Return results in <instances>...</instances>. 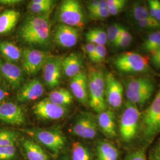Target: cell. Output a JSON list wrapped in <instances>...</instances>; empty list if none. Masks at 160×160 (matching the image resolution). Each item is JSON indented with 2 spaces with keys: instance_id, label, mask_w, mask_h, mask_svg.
Instances as JSON below:
<instances>
[{
  "instance_id": "obj_1",
  "label": "cell",
  "mask_w": 160,
  "mask_h": 160,
  "mask_svg": "<svg viewBox=\"0 0 160 160\" xmlns=\"http://www.w3.org/2000/svg\"><path fill=\"white\" fill-rule=\"evenodd\" d=\"M49 14L34 15L28 17L19 30V36L29 45L46 46L51 42Z\"/></svg>"
},
{
  "instance_id": "obj_2",
  "label": "cell",
  "mask_w": 160,
  "mask_h": 160,
  "mask_svg": "<svg viewBox=\"0 0 160 160\" xmlns=\"http://www.w3.org/2000/svg\"><path fill=\"white\" fill-rule=\"evenodd\" d=\"M154 82L147 76L132 77L125 82V94L128 102L142 106L152 96Z\"/></svg>"
},
{
  "instance_id": "obj_3",
  "label": "cell",
  "mask_w": 160,
  "mask_h": 160,
  "mask_svg": "<svg viewBox=\"0 0 160 160\" xmlns=\"http://www.w3.org/2000/svg\"><path fill=\"white\" fill-rule=\"evenodd\" d=\"M88 104L94 111L100 113L107 109L105 98V77L101 70L92 68L88 72Z\"/></svg>"
},
{
  "instance_id": "obj_4",
  "label": "cell",
  "mask_w": 160,
  "mask_h": 160,
  "mask_svg": "<svg viewBox=\"0 0 160 160\" xmlns=\"http://www.w3.org/2000/svg\"><path fill=\"white\" fill-rule=\"evenodd\" d=\"M141 119L139 127L142 138L145 141H151L160 133V88Z\"/></svg>"
},
{
  "instance_id": "obj_5",
  "label": "cell",
  "mask_w": 160,
  "mask_h": 160,
  "mask_svg": "<svg viewBox=\"0 0 160 160\" xmlns=\"http://www.w3.org/2000/svg\"><path fill=\"white\" fill-rule=\"evenodd\" d=\"M141 116L137 105L126 102L119 123L120 137L125 142H130L136 137L140 126Z\"/></svg>"
},
{
  "instance_id": "obj_6",
  "label": "cell",
  "mask_w": 160,
  "mask_h": 160,
  "mask_svg": "<svg viewBox=\"0 0 160 160\" xmlns=\"http://www.w3.org/2000/svg\"><path fill=\"white\" fill-rule=\"evenodd\" d=\"M23 131L37 140L54 154H58L65 146L66 138L55 129H26Z\"/></svg>"
},
{
  "instance_id": "obj_7",
  "label": "cell",
  "mask_w": 160,
  "mask_h": 160,
  "mask_svg": "<svg viewBox=\"0 0 160 160\" xmlns=\"http://www.w3.org/2000/svg\"><path fill=\"white\" fill-rule=\"evenodd\" d=\"M149 58L133 52L121 53L114 59V64L119 71L125 73L143 72L149 69Z\"/></svg>"
},
{
  "instance_id": "obj_8",
  "label": "cell",
  "mask_w": 160,
  "mask_h": 160,
  "mask_svg": "<svg viewBox=\"0 0 160 160\" xmlns=\"http://www.w3.org/2000/svg\"><path fill=\"white\" fill-rule=\"evenodd\" d=\"M61 24L74 28H82L84 25V15L80 1L77 0L63 1L58 12Z\"/></svg>"
},
{
  "instance_id": "obj_9",
  "label": "cell",
  "mask_w": 160,
  "mask_h": 160,
  "mask_svg": "<svg viewBox=\"0 0 160 160\" xmlns=\"http://www.w3.org/2000/svg\"><path fill=\"white\" fill-rule=\"evenodd\" d=\"M70 131L78 137L92 139L97 137L98 131L97 118L90 113H82L75 119Z\"/></svg>"
},
{
  "instance_id": "obj_10",
  "label": "cell",
  "mask_w": 160,
  "mask_h": 160,
  "mask_svg": "<svg viewBox=\"0 0 160 160\" xmlns=\"http://www.w3.org/2000/svg\"><path fill=\"white\" fill-rule=\"evenodd\" d=\"M63 59L61 57L51 55L46 58L42 69L43 80L48 87L55 88L60 84Z\"/></svg>"
},
{
  "instance_id": "obj_11",
  "label": "cell",
  "mask_w": 160,
  "mask_h": 160,
  "mask_svg": "<svg viewBox=\"0 0 160 160\" xmlns=\"http://www.w3.org/2000/svg\"><path fill=\"white\" fill-rule=\"evenodd\" d=\"M123 87L114 75L108 73L105 76V98L109 106L120 109L123 103Z\"/></svg>"
},
{
  "instance_id": "obj_12",
  "label": "cell",
  "mask_w": 160,
  "mask_h": 160,
  "mask_svg": "<svg viewBox=\"0 0 160 160\" xmlns=\"http://www.w3.org/2000/svg\"><path fill=\"white\" fill-rule=\"evenodd\" d=\"M65 106H59L51 102L48 98L34 104V114L40 119L57 120L62 118L67 113Z\"/></svg>"
},
{
  "instance_id": "obj_13",
  "label": "cell",
  "mask_w": 160,
  "mask_h": 160,
  "mask_svg": "<svg viewBox=\"0 0 160 160\" xmlns=\"http://www.w3.org/2000/svg\"><path fill=\"white\" fill-rule=\"evenodd\" d=\"M48 56L45 52L31 48L25 49L22 58L23 70L29 75L36 74L43 68Z\"/></svg>"
},
{
  "instance_id": "obj_14",
  "label": "cell",
  "mask_w": 160,
  "mask_h": 160,
  "mask_svg": "<svg viewBox=\"0 0 160 160\" xmlns=\"http://www.w3.org/2000/svg\"><path fill=\"white\" fill-rule=\"evenodd\" d=\"M80 36L77 28L63 24H58L55 30L54 38L58 45L63 48H71L74 46Z\"/></svg>"
},
{
  "instance_id": "obj_15",
  "label": "cell",
  "mask_w": 160,
  "mask_h": 160,
  "mask_svg": "<svg viewBox=\"0 0 160 160\" xmlns=\"http://www.w3.org/2000/svg\"><path fill=\"white\" fill-rule=\"evenodd\" d=\"M0 120L8 124L20 125L25 122L22 110L12 102L0 104Z\"/></svg>"
},
{
  "instance_id": "obj_16",
  "label": "cell",
  "mask_w": 160,
  "mask_h": 160,
  "mask_svg": "<svg viewBox=\"0 0 160 160\" xmlns=\"http://www.w3.org/2000/svg\"><path fill=\"white\" fill-rule=\"evenodd\" d=\"M70 88L75 97L80 103L84 105L88 104V81L84 71H81L78 74L72 78Z\"/></svg>"
},
{
  "instance_id": "obj_17",
  "label": "cell",
  "mask_w": 160,
  "mask_h": 160,
  "mask_svg": "<svg viewBox=\"0 0 160 160\" xmlns=\"http://www.w3.org/2000/svg\"><path fill=\"white\" fill-rule=\"evenodd\" d=\"M0 72L14 88H17L23 82V72L16 65L0 58Z\"/></svg>"
},
{
  "instance_id": "obj_18",
  "label": "cell",
  "mask_w": 160,
  "mask_h": 160,
  "mask_svg": "<svg viewBox=\"0 0 160 160\" xmlns=\"http://www.w3.org/2000/svg\"><path fill=\"white\" fill-rule=\"evenodd\" d=\"M44 93L42 83L37 79L30 80L20 89L17 95V100L21 102H26L36 100Z\"/></svg>"
},
{
  "instance_id": "obj_19",
  "label": "cell",
  "mask_w": 160,
  "mask_h": 160,
  "mask_svg": "<svg viewBox=\"0 0 160 160\" xmlns=\"http://www.w3.org/2000/svg\"><path fill=\"white\" fill-rule=\"evenodd\" d=\"M98 128L106 137L114 138L117 135L115 115L110 109H106L98 113L97 118Z\"/></svg>"
},
{
  "instance_id": "obj_20",
  "label": "cell",
  "mask_w": 160,
  "mask_h": 160,
  "mask_svg": "<svg viewBox=\"0 0 160 160\" xmlns=\"http://www.w3.org/2000/svg\"><path fill=\"white\" fill-rule=\"evenodd\" d=\"M23 152L28 160H49L44 149L34 141L25 138L22 142Z\"/></svg>"
},
{
  "instance_id": "obj_21",
  "label": "cell",
  "mask_w": 160,
  "mask_h": 160,
  "mask_svg": "<svg viewBox=\"0 0 160 160\" xmlns=\"http://www.w3.org/2000/svg\"><path fill=\"white\" fill-rule=\"evenodd\" d=\"M82 65L80 54L72 53L63 58L62 63V72L68 77L72 78L81 71Z\"/></svg>"
},
{
  "instance_id": "obj_22",
  "label": "cell",
  "mask_w": 160,
  "mask_h": 160,
  "mask_svg": "<svg viewBox=\"0 0 160 160\" xmlns=\"http://www.w3.org/2000/svg\"><path fill=\"white\" fill-rule=\"evenodd\" d=\"M119 151L110 142L101 141L96 146V160H118Z\"/></svg>"
},
{
  "instance_id": "obj_23",
  "label": "cell",
  "mask_w": 160,
  "mask_h": 160,
  "mask_svg": "<svg viewBox=\"0 0 160 160\" xmlns=\"http://www.w3.org/2000/svg\"><path fill=\"white\" fill-rule=\"evenodd\" d=\"M20 12L14 10H7L0 14V35L11 32L17 24Z\"/></svg>"
},
{
  "instance_id": "obj_24",
  "label": "cell",
  "mask_w": 160,
  "mask_h": 160,
  "mask_svg": "<svg viewBox=\"0 0 160 160\" xmlns=\"http://www.w3.org/2000/svg\"><path fill=\"white\" fill-rule=\"evenodd\" d=\"M0 53L7 61L12 62L22 59L23 51L12 42L2 41L0 42Z\"/></svg>"
},
{
  "instance_id": "obj_25",
  "label": "cell",
  "mask_w": 160,
  "mask_h": 160,
  "mask_svg": "<svg viewBox=\"0 0 160 160\" xmlns=\"http://www.w3.org/2000/svg\"><path fill=\"white\" fill-rule=\"evenodd\" d=\"M48 98L55 104L65 106L72 103L73 97L68 90L65 88H58L52 91Z\"/></svg>"
},
{
  "instance_id": "obj_26",
  "label": "cell",
  "mask_w": 160,
  "mask_h": 160,
  "mask_svg": "<svg viewBox=\"0 0 160 160\" xmlns=\"http://www.w3.org/2000/svg\"><path fill=\"white\" fill-rule=\"evenodd\" d=\"M52 0H33L29 2V11L36 15L49 14L54 4Z\"/></svg>"
},
{
  "instance_id": "obj_27",
  "label": "cell",
  "mask_w": 160,
  "mask_h": 160,
  "mask_svg": "<svg viewBox=\"0 0 160 160\" xmlns=\"http://www.w3.org/2000/svg\"><path fill=\"white\" fill-rule=\"evenodd\" d=\"M86 41L96 45L104 46L107 43V33L102 29L96 28L90 30L86 34Z\"/></svg>"
},
{
  "instance_id": "obj_28",
  "label": "cell",
  "mask_w": 160,
  "mask_h": 160,
  "mask_svg": "<svg viewBox=\"0 0 160 160\" xmlns=\"http://www.w3.org/2000/svg\"><path fill=\"white\" fill-rule=\"evenodd\" d=\"M72 160H92V155L86 146L79 142H75L72 145Z\"/></svg>"
},
{
  "instance_id": "obj_29",
  "label": "cell",
  "mask_w": 160,
  "mask_h": 160,
  "mask_svg": "<svg viewBox=\"0 0 160 160\" xmlns=\"http://www.w3.org/2000/svg\"><path fill=\"white\" fill-rule=\"evenodd\" d=\"M160 48V31H155L149 35L142 44L143 51L151 54Z\"/></svg>"
},
{
  "instance_id": "obj_30",
  "label": "cell",
  "mask_w": 160,
  "mask_h": 160,
  "mask_svg": "<svg viewBox=\"0 0 160 160\" xmlns=\"http://www.w3.org/2000/svg\"><path fill=\"white\" fill-rule=\"evenodd\" d=\"M131 13L133 18L137 22L153 18L150 16L147 6L142 2L135 3L132 6Z\"/></svg>"
},
{
  "instance_id": "obj_31",
  "label": "cell",
  "mask_w": 160,
  "mask_h": 160,
  "mask_svg": "<svg viewBox=\"0 0 160 160\" xmlns=\"http://www.w3.org/2000/svg\"><path fill=\"white\" fill-rule=\"evenodd\" d=\"M17 132L10 129H3L0 130V147L15 145L17 141Z\"/></svg>"
},
{
  "instance_id": "obj_32",
  "label": "cell",
  "mask_w": 160,
  "mask_h": 160,
  "mask_svg": "<svg viewBox=\"0 0 160 160\" xmlns=\"http://www.w3.org/2000/svg\"><path fill=\"white\" fill-rule=\"evenodd\" d=\"M132 40V36L125 28L122 27L120 34L114 46L118 48H126L129 46Z\"/></svg>"
},
{
  "instance_id": "obj_33",
  "label": "cell",
  "mask_w": 160,
  "mask_h": 160,
  "mask_svg": "<svg viewBox=\"0 0 160 160\" xmlns=\"http://www.w3.org/2000/svg\"><path fill=\"white\" fill-rule=\"evenodd\" d=\"M108 11L109 14L115 16L118 14L126 4L125 0H108Z\"/></svg>"
},
{
  "instance_id": "obj_34",
  "label": "cell",
  "mask_w": 160,
  "mask_h": 160,
  "mask_svg": "<svg viewBox=\"0 0 160 160\" xmlns=\"http://www.w3.org/2000/svg\"><path fill=\"white\" fill-rule=\"evenodd\" d=\"M122 27V26H121L119 24L116 23L111 25L108 29L106 33L107 39L112 45L114 46L119 38Z\"/></svg>"
},
{
  "instance_id": "obj_35",
  "label": "cell",
  "mask_w": 160,
  "mask_h": 160,
  "mask_svg": "<svg viewBox=\"0 0 160 160\" xmlns=\"http://www.w3.org/2000/svg\"><path fill=\"white\" fill-rule=\"evenodd\" d=\"M16 155L15 145L0 147V160H12Z\"/></svg>"
},
{
  "instance_id": "obj_36",
  "label": "cell",
  "mask_w": 160,
  "mask_h": 160,
  "mask_svg": "<svg viewBox=\"0 0 160 160\" xmlns=\"http://www.w3.org/2000/svg\"><path fill=\"white\" fill-rule=\"evenodd\" d=\"M139 28L143 29H160V22L155 18L138 22Z\"/></svg>"
},
{
  "instance_id": "obj_37",
  "label": "cell",
  "mask_w": 160,
  "mask_h": 160,
  "mask_svg": "<svg viewBox=\"0 0 160 160\" xmlns=\"http://www.w3.org/2000/svg\"><path fill=\"white\" fill-rule=\"evenodd\" d=\"M89 14L92 19L94 20H103L110 16L108 8H98L94 10L89 12Z\"/></svg>"
},
{
  "instance_id": "obj_38",
  "label": "cell",
  "mask_w": 160,
  "mask_h": 160,
  "mask_svg": "<svg viewBox=\"0 0 160 160\" xmlns=\"http://www.w3.org/2000/svg\"><path fill=\"white\" fill-rule=\"evenodd\" d=\"M124 160H148L145 150L139 149L129 153Z\"/></svg>"
},
{
  "instance_id": "obj_39",
  "label": "cell",
  "mask_w": 160,
  "mask_h": 160,
  "mask_svg": "<svg viewBox=\"0 0 160 160\" xmlns=\"http://www.w3.org/2000/svg\"><path fill=\"white\" fill-rule=\"evenodd\" d=\"M107 50L104 46L103 45H96V53L94 60L92 62H101L103 61L106 57Z\"/></svg>"
},
{
  "instance_id": "obj_40",
  "label": "cell",
  "mask_w": 160,
  "mask_h": 160,
  "mask_svg": "<svg viewBox=\"0 0 160 160\" xmlns=\"http://www.w3.org/2000/svg\"><path fill=\"white\" fill-rule=\"evenodd\" d=\"M148 160H160V139L150 149Z\"/></svg>"
},
{
  "instance_id": "obj_41",
  "label": "cell",
  "mask_w": 160,
  "mask_h": 160,
  "mask_svg": "<svg viewBox=\"0 0 160 160\" xmlns=\"http://www.w3.org/2000/svg\"><path fill=\"white\" fill-rule=\"evenodd\" d=\"M96 45L92 43H87L85 46V51L87 53L90 59L93 61L96 53Z\"/></svg>"
},
{
  "instance_id": "obj_42",
  "label": "cell",
  "mask_w": 160,
  "mask_h": 160,
  "mask_svg": "<svg viewBox=\"0 0 160 160\" xmlns=\"http://www.w3.org/2000/svg\"><path fill=\"white\" fill-rule=\"evenodd\" d=\"M158 0H149L148 2V11L150 16L153 18H155L157 12Z\"/></svg>"
},
{
  "instance_id": "obj_43",
  "label": "cell",
  "mask_w": 160,
  "mask_h": 160,
  "mask_svg": "<svg viewBox=\"0 0 160 160\" xmlns=\"http://www.w3.org/2000/svg\"><path fill=\"white\" fill-rule=\"evenodd\" d=\"M151 62L157 68H160V48L152 54Z\"/></svg>"
},
{
  "instance_id": "obj_44",
  "label": "cell",
  "mask_w": 160,
  "mask_h": 160,
  "mask_svg": "<svg viewBox=\"0 0 160 160\" xmlns=\"http://www.w3.org/2000/svg\"><path fill=\"white\" fill-rule=\"evenodd\" d=\"M22 2L20 0H0V4L6 6H14Z\"/></svg>"
},
{
  "instance_id": "obj_45",
  "label": "cell",
  "mask_w": 160,
  "mask_h": 160,
  "mask_svg": "<svg viewBox=\"0 0 160 160\" xmlns=\"http://www.w3.org/2000/svg\"><path fill=\"white\" fill-rule=\"evenodd\" d=\"M99 1L100 0H94V1H90L88 6H87V8L89 12H91L92 10H94L96 9H97L98 8L99 6Z\"/></svg>"
},
{
  "instance_id": "obj_46",
  "label": "cell",
  "mask_w": 160,
  "mask_h": 160,
  "mask_svg": "<svg viewBox=\"0 0 160 160\" xmlns=\"http://www.w3.org/2000/svg\"><path fill=\"white\" fill-rule=\"evenodd\" d=\"M100 8H108V0H100L99 6Z\"/></svg>"
},
{
  "instance_id": "obj_47",
  "label": "cell",
  "mask_w": 160,
  "mask_h": 160,
  "mask_svg": "<svg viewBox=\"0 0 160 160\" xmlns=\"http://www.w3.org/2000/svg\"><path fill=\"white\" fill-rule=\"evenodd\" d=\"M155 18L158 20L160 22V1H158V4H157V12H156V15Z\"/></svg>"
},
{
  "instance_id": "obj_48",
  "label": "cell",
  "mask_w": 160,
  "mask_h": 160,
  "mask_svg": "<svg viewBox=\"0 0 160 160\" xmlns=\"http://www.w3.org/2000/svg\"><path fill=\"white\" fill-rule=\"evenodd\" d=\"M8 92L6 90L0 88V103L7 97Z\"/></svg>"
},
{
  "instance_id": "obj_49",
  "label": "cell",
  "mask_w": 160,
  "mask_h": 160,
  "mask_svg": "<svg viewBox=\"0 0 160 160\" xmlns=\"http://www.w3.org/2000/svg\"><path fill=\"white\" fill-rule=\"evenodd\" d=\"M61 160H69L68 159V158H67V157H63L62 159H61Z\"/></svg>"
},
{
  "instance_id": "obj_50",
  "label": "cell",
  "mask_w": 160,
  "mask_h": 160,
  "mask_svg": "<svg viewBox=\"0 0 160 160\" xmlns=\"http://www.w3.org/2000/svg\"><path fill=\"white\" fill-rule=\"evenodd\" d=\"M1 8H2V7L0 6V11H1Z\"/></svg>"
}]
</instances>
